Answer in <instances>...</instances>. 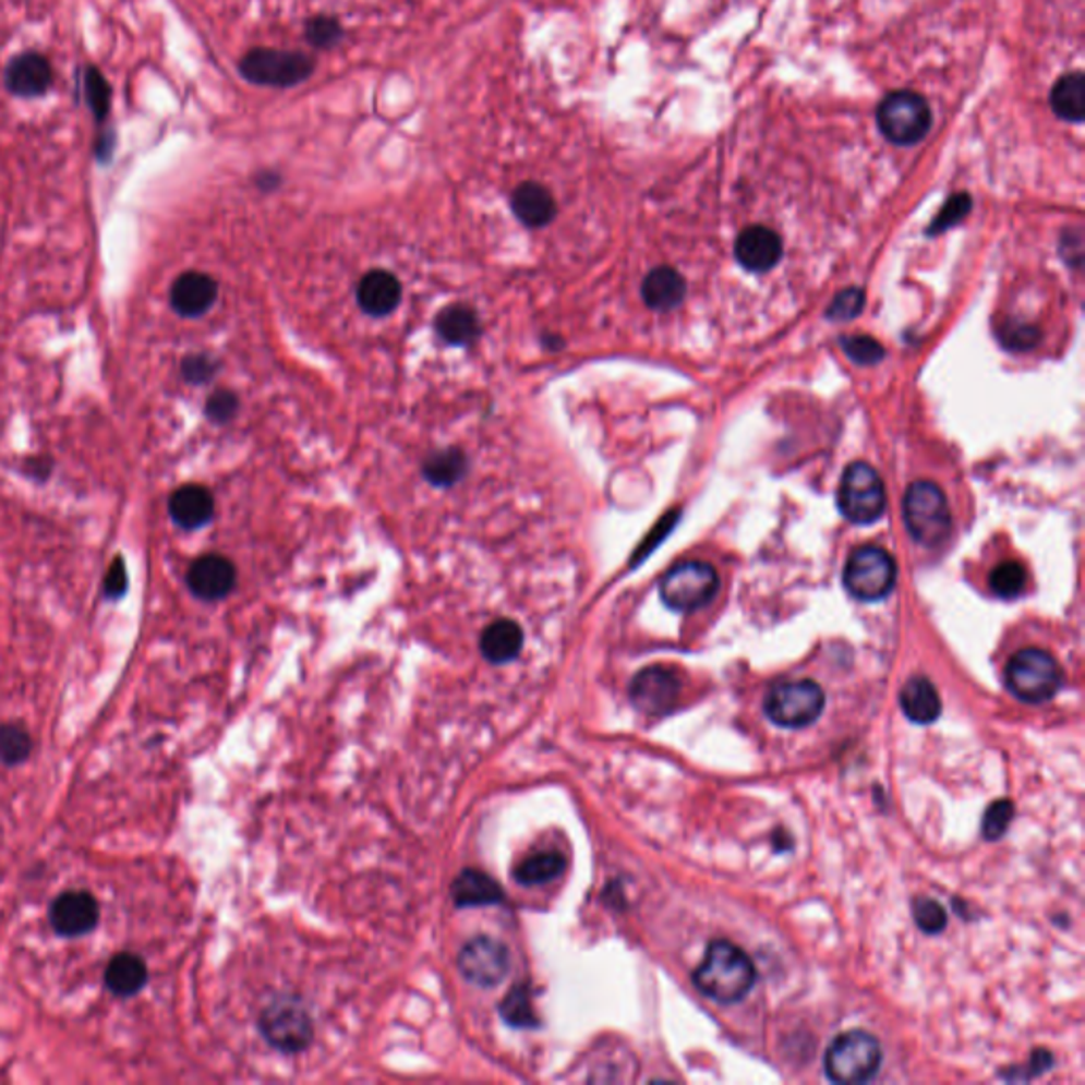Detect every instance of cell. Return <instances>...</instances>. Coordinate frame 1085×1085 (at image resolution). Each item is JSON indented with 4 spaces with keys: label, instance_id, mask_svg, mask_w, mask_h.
I'll return each mask as SVG.
<instances>
[{
    "label": "cell",
    "instance_id": "f35d334b",
    "mask_svg": "<svg viewBox=\"0 0 1085 1085\" xmlns=\"http://www.w3.org/2000/svg\"><path fill=\"white\" fill-rule=\"evenodd\" d=\"M863 305H865V296H863L861 289L851 287V289H844L835 296V300L831 301V305L827 310V316L835 323H844V321L857 318L861 314Z\"/></svg>",
    "mask_w": 1085,
    "mask_h": 1085
},
{
    "label": "cell",
    "instance_id": "603a6c76",
    "mask_svg": "<svg viewBox=\"0 0 1085 1085\" xmlns=\"http://www.w3.org/2000/svg\"><path fill=\"white\" fill-rule=\"evenodd\" d=\"M516 217L528 227H543L556 217L554 195L539 183H522L511 195Z\"/></svg>",
    "mask_w": 1085,
    "mask_h": 1085
},
{
    "label": "cell",
    "instance_id": "1f68e13d",
    "mask_svg": "<svg viewBox=\"0 0 1085 1085\" xmlns=\"http://www.w3.org/2000/svg\"><path fill=\"white\" fill-rule=\"evenodd\" d=\"M33 750V738L26 727L17 723L0 725V761L4 765H15L28 759Z\"/></svg>",
    "mask_w": 1085,
    "mask_h": 1085
},
{
    "label": "cell",
    "instance_id": "7a4b0ae2",
    "mask_svg": "<svg viewBox=\"0 0 1085 1085\" xmlns=\"http://www.w3.org/2000/svg\"><path fill=\"white\" fill-rule=\"evenodd\" d=\"M903 518L914 541L925 547L941 545L952 530V514L943 490L933 482H916L905 492Z\"/></svg>",
    "mask_w": 1085,
    "mask_h": 1085
},
{
    "label": "cell",
    "instance_id": "52a82bcc",
    "mask_svg": "<svg viewBox=\"0 0 1085 1085\" xmlns=\"http://www.w3.org/2000/svg\"><path fill=\"white\" fill-rule=\"evenodd\" d=\"M837 505L853 525H873L887 509V492L876 469L865 462L851 465L840 482Z\"/></svg>",
    "mask_w": 1085,
    "mask_h": 1085
},
{
    "label": "cell",
    "instance_id": "484cf974",
    "mask_svg": "<svg viewBox=\"0 0 1085 1085\" xmlns=\"http://www.w3.org/2000/svg\"><path fill=\"white\" fill-rule=\"evenodd\" d=\"M105 981L109 986L112 994L117 997H132L143 990L147 984V965L141 956L123 952L117 954L107 967Z\"/></svg>",
    "mask_w": 1085,
    "mask_h": 1085
},
{
    "label": "cell",
    "instance_id": "44dd1931",
    "mask_svg": "<svg viewBox=\"0 0 1085 1085\" xmlns=\"http://www.w3.org/2000/svg\"><path fill=\"white\" fill-rule=\"evenodd\" d=\"M640 293L651 310L668 312L685 300L687 285L685 278L673 267H655L647 274Z\"/></svg>",
    "mask_w": 1085,
    "mask_h": 1085
},
{
    "label": "cell",
    "instance_id": "b9f144b4",
    "mask_svg": "<svg viewBox=\"0 0 1085 1085\" xmlns=\"http://www.w3.org/2000/svg\"><path fill=\"white\" fill-rule=\"evenodd\" d=\"M236 412H238V397L231 390L213 393L206 403V415L217 424L229 422Z\"/></svg>",
    "mask_w": 1085,
    "mask_h": 1085
},
{
    "label": "cell",
    "instance_id": "ee69618b",
    "mask_svg": "<svg viewBox=\"0 0 1085 1085\" xmlns=\"http://www.w3.org/2000/svg\"><path fill=\"white\" fill-rule=\"evenodd\" d=\"M128 588V570H125V564L121 558L112 562L109 572H107V579H105V596L107 599H119L123 596Z\"/></svg>",
    "mask_w": 1085,
    "mask_h": 1085
},
{
    "label": "cell",
    "instance_id": "e0dca14e",
    "mask_svg": "<svg viewBox=\"0 0 1085 1085\" xmlns=\"http://www.w3.org/2000/svg\"><path fill=\"white\" fill-rule=\"evenodd\" d=\"M217 296H219V287H217V280L213 276L202 274V272H188L174 280V285L170 289V303H172L177 314L188 316V318H197L215 305Z\"/></svg>",
    "mask_w": 1085,
    "mask_h": 1085
},
{
    "label": "cell",
    "instance_id": "d6a6232c",
    "mask_svg": "<svg viewBox=\"0 0 1085 1085\" xmlns=\"http://www.w3.org/2000/svg\"><path fill=\"white\" fill-rule=\"evenodd\" d=\"M1028 581L1026 568L1020 562H1001L990 575V588L1001 599H1015L1024 592Z\"/></svg>",
    "mask_w": 1085,
    "mask_h": 1085
},
{
    "label": "cell",
    "instance_id": "8fae6325",
    "mask_svg": "<svg viewBox=\"0 0 1085 1085\" xmlns=\"http://www.w3.org/2000/svg\"><path fill=\"white\" fill-rule=\"evenodd\" d=\"M458 967L460 974L471 984L494 988L509 974L511 956L501 941L490 937H475L462 948L458 956Z\"/></svg>",
    "mask_w": 1085,
    "mask_h": 1085
},
{
    "label": "cell",
    "instance_id": "2e32d148",
    "mask_svg": "<svg viewBox=\"0 0 1085 1085\" xmlns=\"http://www.w3.org/2000/svg\"><path fill=\"white\" fill-rule=\"evenodd\" d=\"M189 590L202 600H221L236 586L233 564L219 554L202 556L191 564L188 572Z\"/></svg>",
    "mask_w": 1085,
    "mask_h": 1085
},
{
    "label": "cell",
    "instance_id": "5b68a950",
    "mask_svg": "<svg viewBox=\"0 0 1085 1085\" xmlns=\"http://www.w3.org/2000/svg\"><path fill=\"white\" fill-rule=\"evenodd\" d=\"M878 128L882 136L901 147L920 143L931 130V109L920 94L893 92L878 107Z\"/></svg>",
    "mask_w": 1085,
    "mask_h": 1085
},
{
    "label": "cell",
    "instance_id": "d590c367",
    "mask_svg": "<svg viewBox=\"0 0 1085 1085\" xmlns=\"http://www.w3.org/2000/svg\"><path fill=\"white\" fill-rule=\"evenodd\" d=\"M912 912H914V920H916L918 929H923L925 933H939L948 925V914H945L943 905L936 899H916L912 905Z\"/></svg>",
    "mask_w": 1085,
    "mask_h": 1085
},
{
    "label": "cell",
    "instance_id": "9c48e42d",
    "mask_svg": "<svg viewBox=\"0 0 1085 1085\" xmlns=\"http://www.w3.org/2000/svg\"><path fill=\"white\" fill-rule=\"evenodd\" d=\"M719 592V575L707 562H680L673 566L662 583L660 596L674 611H696L711 602Z\"/></svg>",
    "mask_w": 1085,
    "mask_h": 1085
},
{
    "label": "cell",
    "instance_id": "30bf717a",
    "mask_svg": "<svg viewBox=\"0 0 1085 1085\" xmlns=\"http://www.w3.org/2000/svg\"><path fill=\"white\" fill-rule=\"evenodd\" d=\"M312 71L314 62L308 56L278 49H253L240 62V73L246 81L269 87H293Z\"/></svg>",
    "mask_w": 1085,
    "mask_h": 1085
},
{
    "label": "cell",
    "instance_id": "ba28073f",
    "mask_svg": "<svg viewBox=\"0 0 1085 1085\" xmlns=\"http://www.w3.org/2000/svg\"><path fill=\"white\" fill-rule=\"evenodd\" d=\"M824 709V691L815 680L779 683L765 698V714L781 727L799 730L819 719Z\"/></svg>",
    "mask_w": 1085,
    "mask_h": 1085
},
{
    "label": "cell",
    "instance_id": "74e56055",
    "mask_svg": "<svg viewBox=\"0 0 1085 1085\" xmlns=\"http://www.w3.org/2000/svg\"><path fill=\"white\" fill-rule=\"evenodd\" d=\"M969 210H972V197H969V193H956V195H952L945 202V206L939 210L936 221L929 227V233H941V231L954 227V225L963 221L969 215Z\"/></svg>",
    "mask_w": 1085,
    "mask_h": 1085
},
{
    "label": "cell",
    "instance_id": "8992f818",
    "mask_svg": "<svg viewBox=\"0 0 1085 1085\" xmlns=\"http://www.w3.org/2000/svg\"><path fill=\"white\" fill-rule=\"evenodd\" d=\"M897 579V566L889 552L865 545L851 554L844 568V586L853 599L863 602L887 599Z\"/></svg>",
    "mask_w": 1085,
    "mask_h": 1085
},
{
    "label": "cell",
    "instance_id": "4316f807",
    "mask_svg": "<svg viewBox=\"0 0 1085 1085\" xmlns=\"http://www.w3.org/2000/svg\"><path fill=\"white\" fill-rule=\"evenodd\" d=\"M1049 105L1062 121L1080 123L1085 117V81L1082 73L1058 79L1049 94Z\"/></svg>",
    "mask_w": 1085,
    "mask_h": 1085
},
{
    "label": "cell",
    "instance_id": "7bdbcfd3",
    "mask_svg": "<svg viewBox=\"0 0 1085 1085\" xmlns=\"http://www.w3.org/2000/svg\"><path fill=\"white\" fill-rule=\"evenodd\" d=\"M217 372V365L206 354H191L183 361V375L191 384H204Z\"/></svg>",
    "mask_w": 1085,
    "mask_h": 1085
},
{
    "label": "cell",
    "instance_id": "7c38bea8",
    "mask_svg": "<svg viewBox=\"0 0 1085 1085\" xmlns=\"http://www.w3.org/2000/svg\"><path fill=\"white\" fill-rule=\"evenodd\" d=\"M262 1030L265 1039L276 1048L296 1051L310 1044L312 1024L300 1003L278 999L262 1013Z\"/></svg>",
    "mask_w": 1085,
    "mask_h": 1085
},
{
    "label": "cell",
    "instance_id": "ffe728a7",
    "mask_svg": "<svg viewBox=\"0 0 1085 1085\" xmlns=\"http://www.w3.org/2000/svg\"><path fill=\"white\" fill-rule=\"evenodd\" d=\"M357 300L370 316H386L401 301V285L390 272L374 269L359 282Z\"/></svg>",
    "mask_w": 1085,
    "mask_h": 1085
},
{
    "label": "cell",
    "instance_id": "f1b7e54d",
    "mask_svg": "<svg viewBox=\"0 0 1085 1085\" xmlns=\"http://www.w3.org/2000/svg\"><path fill=\"white\" fill-rule=\"evenodd\" d=\"M467 460L462 451L458 449H444L437 454H431L424 462V478L433 486H451L465 475Z\"/></svg>",
    "mask_w": 1085,
    "mask_h": 1085
},
{
    "label": "cell",
    "instance_id": "8d00e7d4",
    "mask_svg": "<svg viewBox=\"0 0 1085 1085\" xmlns=\"http://www.w3.org/2000/svg\"><path fill=\"white\" fill-rule=\"evenodd\" d=\"M846 357L859 365H876L884 359V348L880 341L869 336H851L842 339Z\"/></svg>",
    "mask_w": 1085,
    "mask_h": 1085
},
{
    "label": "cell",
    "instance_id": "60d3db41",
    "mask_svg": "<svg viewBox=\"0 0 1085 1085\" xmlns=\"http://www.w3.org/2000/svg\"><path fill=\"white\" fill-rule=\"evenodd\" d=\"M305 35L314 47H331L341 38V26L334 17H316L308 24Z\"/></svg>",
    "mask_w": 1085,
    "mask_h": 1085
},
{
    "label": "cell",
    "instance_id": "3957f363",
    "mask_svg": "<svg viewBox=\"0 0 1085 1085\" xmlns=\"http://www.w3.org/2000/svg\"><path fill=\"white\" fill-rule=\"evenodd\" d=\"M1005 683L1017 700L1041 704L1051 700L1062 687V668L1044 649H1022L1005 668Z\"/></svg>",
    "mask_w": 1085,
    "mask_h": 1085
},
{
    "label": "cell",
    "instance_id": "e575fe53",
    "mask_svg": "<svg viewBox=\"0 0 1085 1085\" xmlns=\"http://www.w3.org/2000/svg\"><path fill=\"white\" fill-rule=\"evenodd\" d=\"M1013 815H1015V808L1010 799H999V801L990 804L984 819H981V835L990 842L1003 837L1008 827L1013 821Z\"/></svg>",
    "mask_w": 1085,
    "mask_h": 1085
},
{
    "label": "cell",
    "instance_id": "9a60e30c",
    "mask_svg": "<svg viewBox=\"0 0 1085 1085\" xmlns=\"http://www.w3.org/2000/svg\"><path fill=\"white\" fill-rule=\"evenodd\" d=\"M51 927L58 936L79 937L89 933L100 918L96 899L83 891L64 893L53 901L49 909Z\"/></svg>",
    "mask_w": 1085,
    "mask_h": 1085
},
{
    "label": "cell",
    "instance_id": "7402d4cb",
    "mask_svg": "<svg viewBox=\"0 0 1085 1085\" xmlns=\"http://www.w3.org/2000/svg\"><path fill=\"white\" fill-rule=\"evenodd\" d=\"M899 704L909 721L920 725L933 723L941 712V698L937 694L936 685L925 676H914L903 685L899 694Z\"/></svg>",
    "mask_w": 1085,
    "mask_h": 1085
},
{
    "label": "cell",
    "instance_id": "d4e9b609",
    "mask_svg": "<svg viewBox=\"0 0 1085 1085\" xmlns=\"http://www.w3.org/2000/svg\"><path fill=\"white\" fill-rule=\"evenodd\" d=\"M505 897L503 889L480 869H465L451 884V899L460 907L494 905Z\"/></svg>",
    "mask_w": 1085,
    "mask_h": 1085
},
{
    "label": "cell",
    "instance_id": "4dcf8cb0",
    "mask_svg": "<svg viewBox=\"0 0 1085 1085\" xmlns=\"http://www.w3.org/2000/svg\"><path fill=\"white\" fill-rule=\"evenodd\" d=\"M83 94L85 103L98 123H105L111 112V85L96 67H87L83 71Z\"/></svg>",
    "mask_w": 1085,
    "mask_h": 1085
},
{
    "label": "cell",
    "instance_id": "4fadbf2b",
    "mask_svg": "<svg viewBox=\"0 0 1085 1085\" xmlns=\"http://www.w3.org/2000/svg\"><path fill=\"white\" fill-rule=\"evenodd\" d=\"M4 89L22 100L45 96L53 85L51 62L38 51H24L9 60L2 73Z\"/></svg>",
    "mask_w": 1085,
    "mask_h": 1085
},
{
    "label": "cell",
    "instance_id": "83f0119b",
    "mask_svg": "<svg viewBox=\"0 0 1085 1085\" xmlns=\"http://www.w3.org/2000/svg\"><path fill=\"white\" fill-rule=\"evenodd\" d=\"M435 329L448 343L462 346L480 336V318L467 305H449L437 316Z\"/></svg>",
    "mask_w": 1085,
    "mask_h": 1085
},
{
    "label": "cell",
    "instance_id": "ab89813d",
    "mask_svg": "<svg viewBox=\"0 0 1085 1085\" xmlns=\"http://www.w3.org/2000/svg\"><path fill=\"white\" fill-rule=\"evenodd\" d=\"M1001 341L1010 348V350H1030L1039 343L1041 339V331L1033 325H1024V323H1008L1003 329H1001Z\"/></svg>",
    "mask_w": 1085,
    "mask_h": 1085
},
{
    "label": "cell",
    "instance_id": "cb8c5ba5",
    "mask_svg": "<svg viewBox=\"0 0 1085 1085\" xmlns=\"http://www.w3.org/2000/svg\"><path fill=\"white\" fill-rule=\"evenodd\" d=\"M522 644H525L522 628L511 619H498L490 624L480 640L482 653L492 664L511 662L514 658L520 655Z\"/></svg>",
    "mask_w": 1085,
    "mask_h": 1085
},
{
    "label": "cell",
    "instance_id": "836d02e7",
    "mask_svg": "<svg viewBox=\"0 0 1085 1085\" xmlns=\"http://www.w3.org/2000/svg\"><path fill=\"white\" fill-rule=\"evenodd\" d=\"M501 1013H503L505 1022H509L511 1026L532 1028V1026L537 1024L534 1011H532V1005H530V992H528V988H526V986L514 988V990L507 994V999L503 1001Z\"/></svg>",
    "mask_w": 1085,
    "mask_h": 1085
},
{
    "label": "cell",
    "instance_id": "5bb4252c",
    "mask_svg": "<svg viewBox=\"0 0 1085 1085\" xmlns=\"http://www.w3.org/2000/svg\"><path fill=\"white\" fill-rule=\"evenodd\" d=\"M680 680L676 673L664 666H649L635 676L630 685V700L644 714H666L678 702Z\"/></svg>",
    "mask_w": 1085,
    "mask_h": 1085
},
{
    "label": "cell",
    "instance_id": "f546056e",
    "mask_svg": "<svg viewBox=\"0 0 1085 1085\" xmlns=\"http://www.w3.org/2000/svg\"><path fill=\"white\" fill-rule=\"evenodd\" d=\"M564 867H566V859L562 857L560 853H539V855H532L526 861L520 863V867L516 869V880L525 887L545 884V882H552L562 876Z\"/></svg>",
    "mask_w": 1085,
    "mask_h": 1085
},
{
    "label": "cell",
    "instance_id": "277c9868",
    "mask_svg": "<svg viewBox=\"0 0 1085 1085\" xmlns=\"http://www.w3.org/2000/svg\"><path fill=\"white\" fill-rule=\"evenodd\" d=\"M882 1062V1048L865 1030L840 1035L824 1053V1073L835 1084H863L871 1080Z\"/></svg>",
    "mask_w": 1085,
    "mask_h": 1085
},
{
    "label": "cell",
    "instance_id": "6da1fadb",
    "mask_svg": "<svg viewBox=\"0 0 1085 1085\" xmlns=\"http://www.w3.org/2000/svg\"><path fill=\"white\" fill-rule=\"evenodd\" d=\"M755 965L749 956L730 941H712L704 961L694 972L696 988L719 1003L745 999L755 984Z\"/></svg>",
    "mask_w": 1085,
    "mask_h": 1085
},
{
    "label": "cell",
    "instance_id": "d6986e66",
    "mask_svg": "<svg viewBox=\"0 0 1085 1085\" xmlns=\"http://www.w3.org/2000/svg\"><path fill=\"white\" fill-rule=\"evenodd\" d=\"M170 516L185 530H195L208 525L215 516V498L210 490L197 484L179 487L170 496Z\"/></svg>",
    "mask_w": 1085,
    "mask_h": 1085
},
{
    "label": "cell",
    "instance_id": "ac0fdd59",
    "mask_svg": "<svg viewBox=\"0 0 1085 1085\" xmlns=\"http://www.w3.org/2000/svg\"><path fill=\"white\" fill-rule=\"evenodd\" d=\"M783 257L781 236L763 225H752L736 240V260L749 272H768Z\"/></svg>",
    "mask_w": 1085,
    "mask_h": 1085
}]
</instances>
